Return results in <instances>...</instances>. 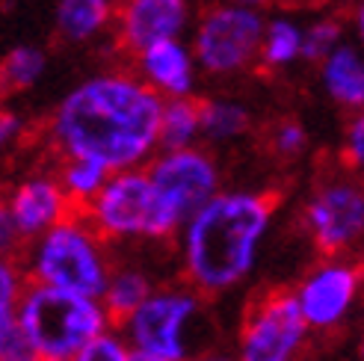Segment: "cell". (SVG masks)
<instances>
[{
    "instance_id": "1",
    "label": "cell",
    "mask_w": 364,
    "mask_h": 361,
    "mask_svg": "<svg viewBox=\"0 0 364 361\" xmlns=\"http://www.w3.org/2000/svg\"><path fill=\"white\" fill-rule=\"evenodd\" d=\"M163 98L131 71H101L80 80L50 119L60 157H83L107 172L139 169L160 149Z\"/></svg>"
},
{
    "instance_id": "2",
    "label": "cell",
    "mask_w": 364,
    "mask_h": 361,
    "mask_svg": "<svg viewBox=\"0 0 364 361\" xmlns=\"http://www.w3.org/2000/svg\"><path fill=\"white\" fill-rule=\"evenodd\" d=\"M272 198L255 190L216 193L181 225V264L196 293H228L243 284L272 225Z\"/></svg>"
},
{
    "instance_id": "3",
    "label": "cell",
    "mask_w": 364,
    "mask_h": 361,
    "mask_svg": "<svg viewBox=\"0 0 364 361\" xmlns=\"http://www.w3.org/2000/svg\"><path fill=\"white\" fill-rule=\"evenodd\" d=\"M24 269L36 284L101 299L113 266L107 255V240L89 225L80 210H75L30 240Z\"/></svg>"
},
{
    "instance_id": "4",
    "label": "cell",
    "mask_w": 364,
    "mask_h": 361,
    "mask_svg": "<svg viewBox=\"0 0 364 361\" xmlns=\"http://www.w3.org/2000/svg\"><path fill=\"white\" fill-rule=\"evenodd\" d=\"M80 213L104 240H166L184 225L142 166L110 172Z\"/></svg>"
},
{
    "instance_id": "5",
    "label": "cell",
    "mask_w": 364,
    "mask_h": 361,
    "mask_svg": "<svg viewBox=\"0 0 364 361\" xmlns=\"http://www.w3.org/2000/svg\"><path fill=\"white\" fill-rule=\"evenodd\" d=\"M18 326L33 340L42 361H68L89 340L113 326L110 314L95 296L68 293L48 284H27Z\"/></svg>"
},
{
    "instance_id": "6",
    "label": "cell",
    "mask_w": 364,
    "mask_h": 361,
    "mask_svg": "<svg viewBox=\"0 0 364 361\" xmlns=\"http://www.w3.org/2000/svg\"><path fill=\"white\" fill-rule=\"evenodd\" d=\"M264 36V15L252 6L220 4L210 6L196 24L193 57L196 65L213 77H231L258 60Z\"/></svg>"
},
{
    "instance_id": "7",
    "label": "cell",
    "mask_w": 364,
    "mask_h": 361,
    "mask_svg": "<svg viewBox=\"0 0 364 361\" xmlns=\"http://www.w3.org/2000/svg\"><path fill=\"white\" fill-rule=\"evenodd\" d=\"M198 293L169 287L151 291L134 314H127L119 326L131 350L157 355L163 361H181L190 350V326L198 317Z\"/></svg>"
},
{
    "instance_id": "8",
    "label": "cell",
    "mask_w": 364,
    "mask_h": 361,
    "mask_svg": "<svg viewBox=\"0 0 364 361\" xmlns=\"http://www.w3.org/2000/svg\"><path fill=\"white\" fill-rule=\"evenodd\" d=\"M308 323L290 291H272L246 311L240 326L237 361H296L305 340Z\"/></svg>"
},
{
    "instance_id": "9",
    "label": "cell",
    "mask_w": 364,
    "mask_h": 361,
    "mask_svg": "<svg viewBox=\"0 0 364 361\" xmlns=\"http://www.w3.org/2000/svg\"><path fill=\"white\" fill-rule=\"evenodd\" d=\"M302 222L326 258L350 252L364 240V187L347 178L326 180L305 202Z\"/></svg>"
},
{
    "instance_id": "10",
    "label": "cell",
    "mask_w": 364,
    "mask_h": 361,
    "mask_svg": "<svg viewBox=\"0 0 364 361\" xmlns=\"http://www.w3.org/2000/svg\"><path fill=\"white\" fill-rule=\"evenodd\" d=\"M361 281L364 273L341 255L326 258L320 266H314L294 291L308 329L329 332L347 320L361 293Z\"/></svg>"
},
{
    "instance_id": "11",
    "label": "cell",
    "mask_w": 364,
    "mask_h": 361,
    "mask_svg": "<svg viewBox=\"0 0 364 361\" xmlns=\"http://www.w3.org/2000/svg\"><path fill=\"white\" fill-rule=\"evenodd\" d=\"M149 175L157 190L169 198L181 220H187L190 213H196L220 193V166L208 151L196 146L163 149L149 160Z\"/></svg>"
},
{
    "instance_id": "12",
    "label": "cell",
    "mask_w": 364,
    "mask_h": 361,
    "mask_svg": "<svg viewBox=\"0 0 364 361\" xmlns=\"http://www.w3.org/2000/svg\"><path fill=\"white\" fill-rule=\"evenodd\" d=\"M113 24L119 45L139 53L149 45L184 36L190 24V0H122Z\"/></svg>"
},
{
    "instance_id": "13",
    "label": "cell",
    "mask_w": 364,
    "mask_h": 361,
    "mask_svg": "<svg viewBox=\"0 0 364 361\" xmlns=\"http://www.w3.org/2000/svg\"><path fill=\"white\" fill-rule=\"evenodd\" d=\"M6 208L21 240L39 237L68 213H75L57 175H27L18 180L6 195Z\"/></svg>"
},
{
    "instance_id": "14",
    "label": "cell",
    "mask_w": 364,
    "mask_h": 361,
    "mask_svg": "<svg viewBox=\"0 0 364 361\" xmlns=\"http://www.w3.org/2000/svg\"><path fill=\"white\" fill-rule=\"evenodd\" d=\"M136 57V75L149 83L154 92L166 98H187L196 89V57L181 39H166L149 45Z\"/></svg>"
},
{
    "instance_id": "15",
    "label": "cell",
    "mask_w": 364,
    "mask_h": 361,
    "mask_svg": "<svg viewBox=\"0 0 364 361\" xmlns=\"http://www.w3.org/2000/svg\"><path fill=\"white\" fill-rule=\"evenodd\" d=\"M320 83L338 107L361 110L364 107V50L341 42L320 60Z\"/></svg>"
},
{
    "instance_id": "16",
    "label": "cell",
    "mask_w": 364,
    "mask_h": 361,
    "mask_svg": "<svg viewBox=\"0 0 364 361\" xmlns=\"http://www.w3.org/2000/svg\"><path fill=\"white\" fill-rule=\"evenodd\" d=\"M116 0H60L57 33L71 45H86L113 27Z\"/></svg>"
},
{
    "instance_id": "17",
    "label": "cell",
    "mask_w": 364,
    "mask_h": 361,
    "mask_svg": "<svg viewBox=\"0 0 364 361\" xmlns=\"http://www.w3.org/2000/svg\"><path fill=\"white\" fill-rule=\"evenodd\" d=\"M151 291H154V284L142 269L136 266L110 269V279H107V287L101 293V305L107 308L113 323H122L127 314H134L139 308Z\"/></svg>"
},
{
    "instance_id": "18",
    "label": "cell",
    "mask_w": 364,
    "mask_h": 361,
    "mask_svg": "<svg viewBox=\"0 0 364 361\" xmlns=\"http://www.w3.org/2000/svg\"><path fill=\"white\" fill-rule=\"evenodd\" d=\"M258 60L267 68H287L302 60V27L294 18L279 15V18L264 21Z\"/></svg>"
},
{
    "instance_id": "19",
    "label": "cell",
    "mask_w": 364,
    "mask_h": 361,
    "mask_svg": "<svg viewBox=\"0 0 364 361\" xmlns=\"http://www.w3.org/2000/svg\"><path fill=\"white\" fill-rule=\"evenodd\" d=\"M198 124H202V136L210 142H231L249 131L252 116L243 104L228 98H210L198 101Z\"/></svg>"
},
{
    "instance_id": "20",
    "label": "cell",
    "mask_w": 364,
    "mask_h": 361,
    "mask_svg": "<svg viewBox=\"0 0 364 361\" xmlns=\"http://www.w3.org/2000/svg\"><path fill=\"white\" fill-rule=\"evenodd\" d=\"M202 136V124H198V101L193 95L187 98H166L160 113V149H187Z\"/></svg>"
},
{
    "instance_id": "21",
    "label": "cell",
    "mask_w": 364,
    "mask_h": 361,
    "mask_svg": "<svg viewBox=\"0 0 364 361\" xmlns=\"http://www.w3.org/2000/svg\"><path fill=\"white\" fill-rule=\"evenodd\" d=\"M45 50L36 45H18L12 48L4 63H0V92H27L45 75Z\"/></svg>"
},
{
    "instance_id": "22",
    "label": "cell",
    "mask_w": 364,
    "mask_h": 361,
    "mask_svg": "<svg viewBox=\"0 0 364 361\" xmlns=\"http://www.w3.org/2000/svg\"><path fill=\"white\" fill-rule=\"evenodd\" d=\"M60 187L68 195L71 208H86L89 202L95 198V193L104 187V180L110 178L104 166L92 163V160H83V157H63V169H60Z\"/></svg>"
},
{
    "instance_id": "23",
    "label": "cell",
    "mask_w": 364,
    "mask_h": 361,
    "mask_svg": "<svg viewBox=\"0 0 364 361\" xmlns=\"http://www.w3.org/2000/svg\"><path fill=\"white\" fill-rule=\"evenodd\" d=\"M27 291V273L15 258H0V329L18 320V308Z\"/></svg>"
},
{
    "instance_id": "24",
    "label": "cell",
    "mask_w": 364,
    "mask_h": 361,
    "mask_svg": "<svg viewBox=\"0 0 364 361\" xmlns=\"http://www.w3.org/2000/svg\"><path fill=\"white\" fill-rule=\"evenodd\" d=\"M343 27L335 18H320L302 27V60L305 63H320L335 45H341Z\"/></svg>"
},
{
    "instance_id": "25",
    "label": "cell",
    "mask_w": 364,
    "mask_h": 361,
    "mask_svg": "<svg viewBox=\"0 0 364 361\" xmlns=\"http://www.w3.org/2000/svg\"><path fill=\"white\" fill-rule=\"evenodd\" d=\"M131 355V347L122 335H116L113 329H107L104 335L92 338L83 350H77L68 361H127Z\"/></svg>"
},
{
    "instance_id": "26",
    "label": "cell",
    "mask_w": 364,
    "mask_h": 361,
    "mask_svg": "<svg viewBox=\"0 0 364 361\" xmlns=\"http://www.w3.org/2000/svg\"><path fill=\"white\" fill-rule=\"evenodd\" d=\"M269 146L279 157H299L305 149H308V134L299 122L294 119H284L272 128V136H269Z\"/></svg>"
},
{
    "instance_id": "27",
    "label": "cell",
    "mask_w": 364,
    "mask_h": 361,
    "mask_svg": "<svg viewBox=\"0 0 364 361\" xmlns=\"http://www.w3.org/2000/svg\"><path fill=\"white\" fill-rule=\"evenodd\" d=\"M0 361H42L33 347V340L18 326V320L12 326L0 329Z\"/></svg>"
},
{
    "instance_id": "28",
    "label": "cell",
    "mask_w": 364,
    "mask_h": 361,
    "mask_svg": "<svg viewBox=\"0 0 364 361\" xmlns=\"http://www.w3.org/2000/svg\"><path fill=\"white\" fill-rule=\"evenodd\" d=\"M343 157L353 172L364 175V107L355 110L353 122L347 124V136H343Z\"/></svg>"
},
{
    "instance_id": "29",
    "label": "cell",
    "mask_w": 364,
    "mask_h": 361,
    "mask_svg": "<svg viewBox=\"0 0 364 361\" xmlns=\"http://www.w3.org/2000/svg\"><path fill=\"white\" fill-rule=\"evenodd\" d=\"M18 246H21V234H18L9 208H6V198H0V258H12Z\"/></svg>"
},
{
    "instance_id": "30",
    "label": "cell",
    "mask_w": 364,
    "mask_h": 361,
    "mask_svg": "<svg viewBox=\"0 0 364 361\" xmlns=\"http://www.w3.org/2000/svg\"><path fill=\"white\" fill-rule=\"evenodd\" d=\"M18 134H21V119H18L12 110H0V151L6 146H12Z\"/></svg>"
},
{
    "instance_id": "31",
    "label": "cell",
    "mask_w": 364,
    "mask_h": 361,
    "mask_svg": "<svg viewBox=\"0 0 364 361\" xmlns=\"http://www.w3.org/2000/svg\"><path fill=\"white\" fill-rule=\"evenodd\" d=\"M181 361H237V358L228 355V352H202L196 358H181Z\"/></svg>"
},
{
    "instance_id": "32",
    "label": "cell",
    "mask_w": 364,
    "mask_h": 361,
    "mask_svg": "<svg viewBox=\"0 0 364 361\" xmlns=\"http://www.w3.org/2000/svg\"><path fill=\"white\" fill-rule=\"evenodd\" d=\"M355 33H358V42H361V50H364V4L355 9Z\"/></svg>"
},
{
    "instance_id": "33",
    "label": "cell",
    "mask_w": 364,
    "mask_h": 361,
    "mask_svg": "<svg viewBox=\"0 0 364 361\" xmlns=\"http://www.w3.org/2000/svg\"><path fill=\"white\" fill-rule=\"evenodd\" d=\"M127 361H163V358L149 355V352H139V350H131V355H127Z\"/></svg>"
},
{
    "instance_id": "34",
    "label": "cell",
    "mask_w": 364,
    "mask_h": 361,
    "mask_svg": "<svg viewBox=\"0 0 364 361\" xmlns=\"http://www.w3.org/2000/svg\"><path fill=\"white\" fill-rule=\"evenodd\" d=\"M231 4H240V6H252V9H261V6H267L269 0H231Z\"/></svg>"
},
{
    "instance_id": "35",
    "label": "cell",
    "mask_w": 364,
    "mask_h": 361,
    "mask_svg": "<svg viewBox=\"0 0 364 361\" xmlns=\"http://www.w3.org/2000/svg\"><path fill=\"white\" fill-rule=\"evenodd\" d=\"M358 361H364V338H361V344H358Z\"/></svg>"
}]
</instances>
